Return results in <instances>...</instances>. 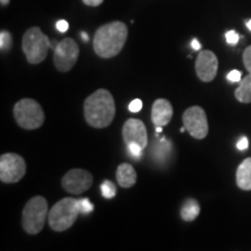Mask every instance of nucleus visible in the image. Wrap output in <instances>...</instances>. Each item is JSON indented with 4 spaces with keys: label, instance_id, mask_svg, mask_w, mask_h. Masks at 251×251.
<instances>
[{
    "label": "nucleus",
    "instance_id": "c756f323",
    "mask_svg": "<svg viewBox=\"0 0 251 251\" xmlns=\"http://www.w3.org/2000/svg\"><path fill=\"white\" fill-rule=\"evenodd\" d=\"M191 46H192L193 50H200V49H201V45H200V42L197 39L192 40V42H191Z\"/></svg>",
    "mask_w": 251,
    "mask_h": 251
},
{
    "label": "nucleus",
    "instance_id": "6ab92c4d",
    "mask_svg": "<svg viewBox=\"0 0 251 251\" xmlns=\"http://www.w3.org/2000/svg\"><path fill=\"white\" fill-rule=\"evenodd\" d=\"M100 190H101L102 197L106 199H112L117 196V186L111 180H103L100 185Z\"/></svg>",
    "mask_w": 251,
    "mask_h": 251
},
{
    "label": "nucleus",
    "instance_id": "aec40b11",
    "mask_svg": "<svg viewBox=\"0 0 251 251\" xmlns=\"http://www.w3.org/2000/svg\"><path fill=\"white\" fill-rule=\"evenodd\" d=\"M12 47V35L7 30L0 33V49L1 51H8Z\"/></svg>",
    "mask_w": 251,
    "mask_h": 251
},
{
    "label": "nucleus",
    "instance_id": "ddd939ff",
    "mask_svg": "<svg viewBox=\"0 0 251 251\" xmlns=\"http://www.w3.org/2000/svg\"><path fill=\"white\" fill-rule=\"evenodd\" d=\"M174 117V108L171 102L166 99H157L152 103L151 121L155 126L164 127Z\"/></svg>",
    "mask_w": 251,
    "mask_h": 251
},
{
    "label": "nucleus",
    "instance_id": "412c9836",
    "mask_svg": "<svg viewBox=\"0 0 251 251\" xmlns=\"http://www.w3.org/2000/svg\"><path fill=\"white\" fill-rule=\"evenodd\" d=\"M78 203H79V211L80 214H89V213L93 212V205L86 198L84 199H78Z\"/></svg>",
    "mask_w": 251,
    "mask_h": 251
},
{
    "label": "nucleus",
    "instance_id": "4be33fe9",
    "mask_svg": "<svg viewBox=\"0 0 251 251\" xmlns=\"http://www.w3.org/2000/svg\"><path fill=\"white\" fill-rule=\"evenodd\" d=\"M127 150H128V153H129V156L133 157V158L140 159L141 157H142V152L144 149L141 148V147L137 146V144H128Z\"/></svg>",
    "mask_w": 251,
    "mask_h": 251
},
{
    "label": "nucleus",
    "instance_id": "6e6552de",
    "mask_svg": "<svg viewBox=\"0 0 251 251\" xmlns=\"http://www.w3.org/2000/svg\"><path fill=\"white\" fill-rule=\"evenodd\" d=\"M79 57V47L74 39L67 37L57 43L54 54V64L61 72L70 71Z\"/></svg>",
    "mask_w": 251,
    "mask_h": 251
},
{
    "label": "nucleus",
    "instance_id": "9d476101",
    "mask_svg": "<svg viewBox=\"0 0 251 251\" xmlns=\"http://www.w3.org/2000/svg\"><path fill=\"white\" fill-rule=\"evenodd\" d=\"M93 177L89 171L83 169H72L68 171L62 178V186L68 193L78 194L84 193L92 186Z\"/></svg>",
    "mask_w": 251,
    "mask_h": 251
},
{
    "label": "nucleus",
    "instance_id": "f257e3e1",
    "mask_svg": "<svg viewBox=\"0 0 251 251\" xmlns=\"http://www.w3.org/2000/svg\"><path fill=\"white\" fill-rule=\"evenodd\" d=\"M84 117L91 127L98 129L108 127L115 117V102L111 92L99 89L87 97L84 102Z\"/></svg>",
    "mask_w": 251,
    "mask_h": 251
},
{
    "label": "nucleus",
    "instance_id": "f3484780",
    "mask_svg": "<svg viewBox=\"0 0 251 251\" xmlns=\"http://www.w3.org/2000/svg\"><path fill=\"white\" fill-rule=\"evenodd\" d=\"M200 214V205L196 199H187L180 209V216L184 221H194Z\"/></svg>",
    "mask_w": 251,
    "mask_h": 251
},
{
    "label": "nucleus",
    "instance_id": "b1692460",
    "mask_svg": "<svg viewBox=\"0 0 251 251\" xmlns=\"http://www.w3.org/2000/svg\"><path fill=\"white\" fill-rule=\"evenodd\" d=\"M238 39H240V36H238V34L235 30H229L226 33V40H227L229 45H236L238 42Z\"/></svg>",
    "mask_w": 251,
    "mask_h": 251
},
{
    "label": "nucleus",
    "instance_id": "7c9ffc66",
    "mask_svg": "<svg viewBox=\"0 0 251 251\" xmlns=\"http://www.w3.org/2000/svg\"><path fill=\"white\" fill-rule=\"evenodd\" d=\"M80 35H81V39H83L84 42H87V41H89L90 37H89V35H87L86 33H84V31H83V33H81Z\"/></svg>",
    "mask_w": 251,
    "mask_h": 251
},
{
    "label": "nucleus",
    "instance_id": "5701e85b",
    "mask_svg": "<svg viewBox=\"0 0 251 251\" xmlns=\"http://www.w3.org/2000/svg\"><path fill=\"white\" fill-rule=\"evenodd\" d=\"M243 62H244V67H246L248 72L251 74V46H249L246 50H244Z\"/></svg>",
    "mask_w": 251,
    "mask_h": 251
},
{
    "label": "nucleus",
    "instance_id": "1a4fd4ad",
    "mask_svg": "<svg viewBox=\"0 0 251 251\" xmlns=\"http://www.w3.org/2000/svg\"><path fill=\"white\" fill-rule=\"evenodd\" d=\"M183 124L188 134L194 139L202 140L208 134L207 115L200 106H192L184 112Z\"/></svg>",
    "mask_w": 251,
    "mask_h": 251
},
{
    "label": "nucleus",
    "instance_id": "a878e982",
    "mask_svg": "<svg viewBox=\"0 0 251 251\" xmlns=\"http://www.w3.org/2000/svg\"><path fill=\"white\" fill-rule=\"evenodd\" d=\"M228 80L233 81V83H235V81H240L241 80V72L237 71V70H233L230 71L228 74Z\"/></svg>",
    "mask_w": 251,
    "mask_h": 251
},
{
    "label": "nucleus",
    "instance_id": "f03ea898",
    "mask_svg": "<svg viewBox=\"0 0 251 251\" xmlns=\"http://www.w3.org/2000/svg\"><path fill=\"white\" fill-rule=\"evenodd\" d=\"M128 37V28L121 21H113L98 28L93 40L96 54L101 58H112L120 54Z\"/></svg>",
    "mask_w": 251,
    "mask_h": 251
},
{
    "label": "nucleus",
    "instance_id": "f8f14e48",
    "mask_svg": "<svg viewBox=\"0 0 251 251\" xmlns=\"http://www.w3.org/2000/svg\"><path fill=\"white\" fill-rule=\"evenodd\" d=\"M122 136L126 146L137 144L144 149L148 146V135L144 124L139 119H128L122 128Z\"/></svg>",
    "mask_w": 251,
    "mask_h": 251
},
{
    "label": "nucleus",
    "instance_id": "bb28decb",
    "mask_svg": "<svg viewBox=\"0 0 251 251\" xmlns=\"http://www.w3.org/2000/svg\"><path fill=\"white\" fill-rule=\"evenodd\" d=\"M56 28H57V30L61 31V33H65V31L69 29L68 21H65V20L57 21V24H56Z\"/></svg>",
    "mask_w": 251,
    "mask_h": 251
},
{
    "label": "nucleus",
    "instance_id": "393cba45",
    "mask_svg": "<svg viewBox=\"0 0 251 251\" xmlns=\"http://www.w3.org/2000/svg\"><path fill=\"white\" fill-rule=\"evenodd\" d=\"M142 106H143V103L140 99H134L133 101L129 103V106H128V109L133 113H137L142 109Z\"/></svg>",
    "mask_w": 251,
    "mask_h": 251
},
{
    "label": "nucleus",
    "instance_id": "2f4dec72",
    "mask_svg": "<svg viewBox=\"0 0 251 251\" xmlns=\"http://www.w3.org/2000/svg\"><path fill=\"white\" fill-rule=\"evenodd\" d=\"M162 130H163V127H161V126H156V133L157 134L162 133Z\"/></svg>",
    "mask_w": 251,
    "mask_h": 251
},
{
    "label": "nucleus",
    "instance_id": "7ed1b4c3",
    "mask_svg": "<svg viewBox=\"0 0 251 251\" xmlns=\"http://www.w3.org/2000/svg\"><path fill=\"white\" fill-rule=\"evenodd\" d=\"M79 203L75 198H64L56 202L48 214L49 227L55 231H64L72 227L79 215Z\"/></svg>",
    "mask_w": 251,
    "mask_h": 251
},
{
    "label": "nucleus",
    "instance_id": "473e14b6",
    "mask_svg": "<svg viewBox=\"0 0 251 251\" xmlns=\"http://www.w3.org/2000/svg\"><path fill=\"white\" fill-rule=\"evenodd\" d=\"M0 2H1L2 6H6V5H8L9 0H0Z\"/></svg>",
    "mask_w": 251,
    "mask_h": 251
},
{
    "label": "nucleus",
    "instance_id": "cd10ccee",
    "mask_svg": "<svg viewBox=\"0 0 251 251\" xmlns=\"http://www.w3.org/2000/svg\"><path fill=\"white\" fill-rule=\"evenodd\" d=\"M248 147H249V141H248L247 137H242V139L237 142V149L241 150V151L248 149Z\"/></svg>",
    "mask_w": 251,
    "mask_h": 251
},
{
    "label": "nucleus",
    "instance_id": "a211bd4d",
    "mask_svg": "<svg viewBox=\"0 0 251 251\" xmlns=\"http://www.w3.org/2000/svg\"><path fill=\"white\" fill-rule=\"evenodd\" d=\"M235 97L240 102H251V74L241 80L240 86L235 91Z\"/></svg>",
    "mask_w": 251,
    "mask_h": 251
},
{
    "label": "nucleus",
    "instance_id": "39448f33",
    "mask_svg": "<svg viewBox=\"0 0 251 251\" xmlns=\"http://www.w3.org/2000/svg\"><path fill=\"white\" fill-rule=\"evenodd\" d=\"M51 43L39 27H31L24 34L23 50L30 64H40L48 55Z\"/></svg>",
    "mask_w": 251,
    "mask_h": 251
},
{
    "label": "nucleus",
    "instance_id": "dca6fc26",
    "mask_svg": "<svg viewBox=\"0 0 251 251\" xmlns=\"http://www.w3.org/2000/svg\"><path fill=\"white\" fill-rule=\"evenodd\" d=\"M236 184L243 191H251V158L241 163L236 171Z\"/></svg>",
    "mask_w": 251,
    "mask_h": 251
},
{
    "label": "nucleus",
    "instance_id": "72a5a7b5",
    "mask_svg": "<svg viewBox=\"0 0 251 251\" xmlns=\"http://www.w3.org/2000/svg\"><path fill=\"white\" fill-rule=\"evenodd\" d=\"M247 27L249 28V29L251 30V20H250V21H248V23H247Z\"/></svg>",
    "mask_w": 251,
    "mask_h": 251
},
{
    "label": "nucleus",
    "instance_id": "0eeeda50",
    "mask_svg": "<svg viewBox=\"0 0 251 251\" xmlns=\"http://www.w3.org/2000/svg\"><path fill=\"white\" fill-rule=\"evenodd\" d=\"M26 175V162L20 155L7 152L0 157V180L5 184L20 181Z\"/></svg>",
    "mask_w": 251,
    "mask_h": 251
},
{
    "label": "nucleus",
    "instance_id": "2eb2a0df",
    "mask_svg": "<svg viewBox=\"0 0 251 251\" xmlns=\"http://www.w3.org/2000/svg\"><path fill=\"white\" fill-rule=\"evenodd\" d=\"M137 175L134 166L129 163H122L118 166L117 180L119 185L124 188H129L136 184Z\"/></svg>",
    "mask_w": 251,
    "mask_h": 251
},
{
    "label": "nucleus",
    "instance_id": "9b49d317",
    "mask_svg": "<svg viewBox=\"0 0 251 251\" xmlns=\"http://www.w3.org/2000/svg\"><path fill=\"white\" fill-rule=\"evenodd\" d=\"M219 68L218 57L211 50H202L196 61L197 76L201 81L209 83L216 77Z\"/></svg>",
    "mask_w": 251,
    "mask_h": 251
},
{
    "label": "nucleus",
    "instance_id": "423d86ee",
    "mask_svg": "<svg viewBox=\"0 0 251 251\" xmlns=\"http://www.w3.org/2000/svg\"><path fill=\"white\" fill-rule=\"evenodd\" d=\"M13 113L15 121L24 129H37L45 122V112L40 103L33 99L24 98L19 100L14 105Z\"/></svg>",
    "mask_w": 251,
    "mask_h": 251
},
{
    "label": "nucleus",
    "instance_id": "4468645a",
    "mask_svg": "<svg viewBox=\"0 0 251 251\" xmlns=\"http://www.w3.org/2000/svg\"><path fill=\"white\" fill-rule=\"evenodd\" d=\"M156 137L157 140L155 142H152L150 153H151L153 162L159 165H163L168 163L169 159L171 158L174 147H172L171 141L165 139V137H159L158 134L156 135Z\"/></svg>",
    "mask_w": 251,
    "mask_h": 251
},
{
    "label": "nucleus",
    "instance_id": "c85d7f7f",
    "mask_svg": "<svg viewBox=\"0 0 251 251\" xmlns=\"http://www.w3.org/2000/svg\"><path fill=\"white\" fill-rule=\"evenodd\" d=\"M83 1L84 4L87 6H93V7H96V6L101 5L103 0H83Z\"/></svg>",
    "mask_w": 251,
    "mask_h": 251
},
{
    "label": "nucleus",
    "instance_id": "20e7f679",
    "mask_svg": "<svg viewBox=\"0 0 251 251\" xmlns=\"http://www.w3.org/2000/svg\"><path fill=\"white\" fill-rule=\"evenodd\" d=\"M48 202L46 198L37 196L28 200L23 211V228L27 234L36 235L45 227L48 220Z\"/></svg>",
    "mask_w": 251,
    "mask_h": 251
}]
</instances>
